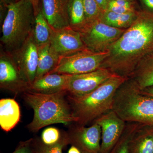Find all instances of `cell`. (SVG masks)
I'll return each instance as SVG.
<instances>
[{"instance_id":"1","label":"cell","mask_w":153,"mask_h":153,"mask_svg":"<svg viewBox=\"0 0 153 153\" xmlns=\"http://www.w3.org/2000/svg\"><path fill=\"white\" fill-rule=\"evenodd\" d=\"M100 68L125 78L131 77L143 62L153 57V16L138 13L135 21L110 47Z\"/></svg>"},{"instance_id":"2","label":"cell","mask_w":153,"mask_h":153,"mask_svg":"<svg viewBox=\"0 0 153 153\" xmlns=\"http://www.w3.org/2000/svg\"><path fill=\"white\" fill-rule=\"evenodd\" d=\"M67 94L63 91L44 94L30 90L23 92V98L34 111L33 120L27 126L29 129L36 132L54 124L76 123L77 119L65 97Z\"/></svg>"},{"instance_id":"3","label":"cell","mask_w":153,"mask_h":153,"mask_svg":"<svg viewBox=\"0 0 153 153\" xmlns=\"http://www.w3.org/2000/svg\"><path fill=\"white\" fill-rule=\"evenodd\" d=\"M127 78L114 74L96 89L80 97L68 96L77 124L85 126L113 109L116 92Z\"/></svg>"},{"instance_id":"4","label":"cell","mask_w":153,"mask_h":153,"mask_svg":"<svg viewBox=\"0 0 153 153\" xmlns=\"http://www.w3.org/2000/svg\"><path fill=\"white\" fill-rule=\"evenodd\" d=\"M113 110L127 123L139 124L153 129V97L142 93L132 78L117 91Z\"/></svg>"},{"instance_id":"5","label":"cell","mask_w":153,"mask_h":153,"mask_svg":"<svg viewBox=\"0 0 153 153\" xmlns=\"http://www.w3.org/2000/svg\"><path fill=\"white\" fill-rule=\"evenodd\" d=\"M6 7L1 41L6 52H11L21 47L33 32L36 16L30 0H20Z\"/></svg>"},{"instance_id":"6","label":"cell","mask_w":153,"mask_h":153,"mask_svg":"<svg viewBox=\"0 0 153 153\" xmlns=\"http://www.w3.org/2000/svg\"><path fill=\"white\" fill-rule=\"evenodd\" d=\"M109 54L108 51L95 52L86 50L70 56L60 57L57 66L50 74L59 73L71 75L95 71L100 68Z\"/></svg>"},{"instance_id":"7","label":"cell","mask_w":153,"mask_h":153,"mask_svg":"<svg viewBox=\"0 0 153 153\" xmlns=\"http://www.w3.org/2000/svg\"><path fill=\"white\" fill-rule=\"evenodd\" d=\"M126 30L111 27L100 19L86 25L80 33L88 50L102 52L108 51Z\"/></svg>"},{"instance_id":"8","label":"cell","mask_w":153,"mask_h":153,"mask_svg":"<svg viewBox=\"0 0 153 153\" xmlns=\"http://www.w3.org/2000/svg\"><path fill=\"white\" fill-rule=\"evenodd\" d=\"M10 53L22 79L30 87L36 79L38 60L33 31L21 47Z\"/></svg>"},{"instance_id":"9","label":"cell","mask_w":153,"mask_h":153,"mask_svg":"<svg viewBox=\"0 0 153 153\" xmlns=\"http://www.w3.org/2000/svg\"><path fill=\"white\" fill-rule=\"evenodd\" d=\"M106 68L77 74H69L67 84L68 96L80 97L91 93L114 75Z\"/></svg>"},{"instance_id":"10","label":"cell","mask_w":153,"mask_h":153,"mask_svg":"<svg viewBox=\"0 0 153 153\" xmlns=\"http://www.w3.org/2000/svg\"><path fill=\"white\" fill-rule=\"evenodd\" d=\"M94 122L100 126L101 140L99 153H110L125 129L127 123L111 110Z\"/></svg>"},{"instance_id":"11","label":"cell","mask_w":153,"mask_h":153,"mask_svg":"<svg viewBox=\"0 0 153 153\" xmlns=\"http://www.w3.org/2000/svg\"><path fill=\"white\" fill-rule=\"evenodd\" d=\"M49 43L60 57L70 56L88 50L82 41L80 33L70 27L59 30L52 29Z\"/></svg>"},{"instance_id":"12","label":"cell","mask_w":153,"mask_h":153,"mask_svg":"<svg viewBox=\"0 0 153 153\" xmlns=\"http://www.w3.org/2000/svg\"><path fill=\"white\" fill-rule=\"evenodd\" d=\"M70 144L75 146L81 151L99 153L101 140L100 126L95 122L92 126L77 124L68 133Z\"/></svg>"},{"instance_id":"13","label":"cell","mask_w":153,"mask_h":153,"mask_svg":"<svg viewBox=\"0 0 153 153\" xmlns=\"http://www.w3.org/2000/svg\"><path fill=\"white\" fill-rule=\"evenodd\" d=\"M0 86L16 93L30 89V85L22 79L10 52L6 51L1 53Z\"/></svg>"},{"instance_id":"14","label":"cell","mask_w":153,"mask_h":153,"mask_svg":"<svg viewBox=\"0 0 153 153\" xmlns=\"http://www.w3.org/2000/svg\"><path fill=\"white\" fill-rule=\"evenodd\" d=\"M41 10L51 27L59 30L69 26V0H41Z\"/></svg>"},{"instance_id":"15","label":"cell","mask_w":153,"mask_h":153,"mask_svg":"<svg viewBox=\"0 0 153 153\" xmlns=\"http://www.w3.org/2000/svg\"><path fill=\"white\" fill-rule=\"evenodd\" d=\"M69 74L51 73L35 80L29 90L44 94L67 92Z\"/></svg>"},{"instance_id":"16","label":"cell","mask_w":153,"mask_h":153,"mask_svg":"<svg viewBox=\"0 0 153 153\" xmlns=\"http://www.w3.org/2000/svg\"><path fill=\"white\" fill-rule=\"evenodd\" d=\"M21 118L20 106L14 99L0 100V126L4 131L9 132L19 123Z\"/></svg>"},{"instance_id":"17","label":"cell","mask_w":153,"mask_h":153,"mask_svg":"<svg viewBox=\"0 0 153 153\" xmlns=\"http://www.w3.org/2000/svg\"><path fill=\"white\" fill-rule=\"evenodd\" d=\"M38 68L35 80L53 71L59 63L60 57L52 49L49 43L38 46Z\"/></svg>"},{"instance_id":"18","label":"cell","mask_w":153,"mask_h":153,"mask_svg":"<svg viewBox=\"0 0 153 153\" xmlns=\"http://www.w3.org/2000/svg\"><path fill=\"white\" fill-rule=\"evenodd\" d=\"M129 153H153V129L140 125L129 142Z\"/></svg>"},{"instance_id":"19","label":"cell","mask_w":153,"mask_h":153,"mask_svg":"<svg viewBox=\"0 0 153 153\" xmlns=\"http://www.w3.org/2000/svg\"><path fill=\"white\" fill-rule=\"evenodd\" d=\"M68 14L69 26L80 33L87 25L82 0H69Z\"/></svg>"},{"instance_id":"20","label":"cell","mask_w":153,"mask_h":153,"mask_svg":"<svg viewBox=\"0 0 153 153\" xmlns=\"http://www.w3.org/2000/svg\"><path fill=\"white\" fill-rule=\"evenodd\" d=\"M138 13L135 11L122 14L107 11L103 14L100 20L111 27L118 29H127L135 21Z\"/></svg>"},{"instance_id":"21","label":"cell","mask_w":153,"mask_h":153,"mask_svg":"<svg viewBox=\"0 0 153 153\" xmlns=\"http://www.w3.org/2000/svg\"><path fill=\"white\" fill-rule=\"evenodd\" d=\"M130 78L136 82L141 90L153 86V59H149L143 62Z\"/></svg>"},{"instance_id":"22","label":"cell","mask_w":153,"mask_h":153,"mask_svg":"<svg viewBox=\"0 0 153 153\" xmlns=\"http://www.w3.org/2000/svg\"><path fill=\"white\" fill-rule=\"evenodd\" d=\"M52 29L42 13L41 8L35 17L33 33L38 46L49 43Z\"/></svg>"},{"instance_id":"23","label":"cell","mask_w":153,"mask_h":153,"mask_svg":"<svg viewBox=\"0 0 153 153\" xmlns=\"http://www.w3.org/2000/svg\"><path fill=\"white\" fill-rule=\"evenodd\" d=\"M140 125L138 123H127L123 134L110 153H129L130 141Z\"/></svg>"},{"instance_id":"24","label":"cell","mask_w":153,"mask_h":153,"mask_svg":"<svg viewBox=\"0 0 153 153\" xmlns=\"http://www.w3.org/2000/svg\"><path fill=\"white\" fill-rule=\"evenodd\" d=\"M69 143L68 134L63 135L57 143L51 146L44 145L41 142H35L36 153H63V149Z\"/></svg>"},{"instance_id":"25","label":"cell","mask_w":153,"mask_h":153,"mask_svg":"<svg viewBox=\"0 0 153 153\" xmlns=\"http://www.w3.org/2000/svg\"><path fill=\"white\" fill-rule=\"evenodd\" d=\"M82 1L87 25L100 20L103 13L95 0Z\"/></svg>"},{"instance_id":"26","label":"cell","mask_w":153,"mask_h":153,"mask_svg":"<svg viewBox=\"0 0 153 153\" xmlns=\"http://www.w3.org/2000/svg\"><path fill=\"white\" fill-rule=\"evenodd\" d=\"M108 11L122 14L135 11L129 0H109Z\"/></svg>"},{"instance_id":"27","label":"cell","mask_w":153,"mask_h":153,"mask_svg":"<svg viewBox=\"0 0 153 153\" xmlns=\"http://www.w3.org/2000/svg\"><path fill=\"white\" fill-rule=\"evenodd\" d=\"M60 131L54 127L44 129L41 134V141L44 145L51 146L57 143L62 138Z\"/></svg>"},{"instance_id":"28","label":"cell","mask_w":153,"mask_h":153,"mask_svg":"<svg viewBox=\"0 0 153 153\" xmlns=\"http://www.w3.org/2000/svg\"><path fill=\"white\" fill-rule=\"evenodd\" d=\"M12 153H36L35 142L33 139H30L20 143L19 146Z\"/></svg>"},{"instance_id":"29","label":"cell","mask_w":153,"mask_h":153,"mask_svg":"<svg viewBox=\"0 0 153 153\" xmlns=\"http://www.w3.org/2000/svg\"><path fill=\"white\" fill-rule=\"evenodd\" d=\"M103 13L108 11L109 0H95Z\"/></svg>"},{"instance_id":"30","label":"cell","mask_w":153,"mask_h":153,"mask_svg":"<svg viewBox=\"0 0 153 153\" xmlns=\"http://www.w3.org/2000/svg\"><path fill=\"white\" fill-rule=\"evenodd\" d=\"M40 0H32L31 1V3H32L33 8H34L35 16L37 15L41 9V7H40Z\"/></svg>"},{"instance_id":"31","label":"cell","mask_w":153,"mask_h":153,"mask_svg":"<svg viewBox=\"0 0 153 153\" xmlns=\"http://www.w3.org/2000/svg\"><path fill=\"white\" fill-rule=\"evenodd\" d=\"M141 92L143 94L153 97V86H150L141 90Z\"/></svg>"},{"instance_id":"32","label":"cell","mask_w":153,"mask_h":153,"mask_svg":"<svg viewBox=\"0 0 153 153\" xmlns=\"http://www.w3.org/2000/svg\"><path fill=\"white\" fill-rule=\"evenodd\" d=\"M142 1L148 8L153 10V0H142Z\"/></svg>"},{"instance_id":"33","label":"cell","mask_w":153,"mask_h":153,"mask_svg":"<svg viewBox=\"0 0 153 153\" xmlns=\"http://www.w3.org/2000/svg\"><path fill=\"white\" fill-rule=\"evenodd\" d=\"M68 153H82V152L78 148L72 145L68 150Z\"/></svg>"},{"instance_id":"34","label":"cell","mask_w":153,"mask_h":153,"mask_svg":"<svg viewBox=\"0 0 153 153\" xmlns=\"http://www.w3.org/2000/svg\"><path fill=\"white\" fill-rule=\"evenodd\" d=\"M15 1V0H1V4L6 7Z\"/></svg>"},{"instance_id":"35","label":"cell","mask_w":153,"mask_h":153,"mask_svg":"<svg viewBox=\"0 0 153 153\" xmlns=\"http://www.w3.org/2000/svg\"><path fill=\"white\" fill-rule=\"evenodd\" d=\"M81 152H82V153H92V152H87V151H81Z\"/></svg>"},{"instance_id":"36","label":"cell","mask_w":153,"mask_h":153,"mask_svg":"<svg viewBox=\"0 0 153 153\" xmlns=\"http://www.w3.org/2000/svg\"><path fill=\"white\" fill-rule=\"evenodd\" d=\"M20 1V0H15V1Z\"/></svg>"},{"instance_id":"37","label":"cell","mask_w":153,"mask_h":153,"mask_svg":"<svg viewBox=\"0 0 153 153\" xmlns=\"http://www.w3.org/2000/svg\"><path fill=\"white\" fill-rule=\"evenodd\" d=\"M153 59V57H152V58H150V59Z\"/></svg>"},{"instance_id":"38","label":"cell","mask_w":153,"mask_h":153,"mask_svg":"<svg viewBox=\"0 0 153 153\" xmlns=\"http://www.w3.org/2000/svg\"><path fill=\"white\" fill-rule=\"evenodd\" d=\"M30 1L31 2V1H32V0H30Z\"/></svg>"}]
</instances>
